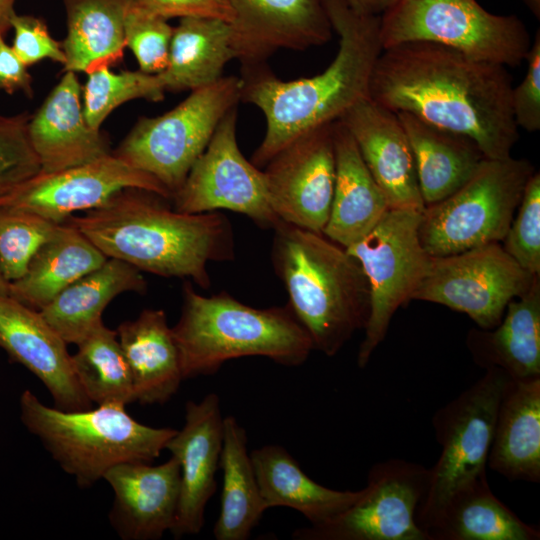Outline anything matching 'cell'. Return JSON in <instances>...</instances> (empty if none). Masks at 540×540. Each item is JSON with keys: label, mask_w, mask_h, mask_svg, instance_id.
Here are the masks:
<instances>
[{"label": "cell", "mask_w": 540, "mask_h": 540, "mask_svg": "<svg viewBox=\"0 0 540 540\" xmlns=\"http://www.w3.org/2000/svg\"><path fill=\"white\" fill-rule=\"evenodd\" d=\"M114 500L109 520L123 540H156L174 526L181 473L171 456L160 465L125 462L110 468L103 477Z\"/></svg>", "instance_id": "21"}, {"label": "cell", "mask_w": 540, "mask_h": 540, "mask_svg": "<svg viewBox=\"0 0 540 540\" xmlns=\"http://www.w3.org/2000/svg\"><path fill=\"white\" fill-rule=\"evenodd\" d=\"M173 28L164 18L130 7L124 24L125 45L140 71L159 74L166 69Z\"/></svg>", "instance_id": "40"}, {"label": "cell", "mask_w": 540, "mask_h": 540, "mask_svg": "<svg viewBox=\"0 0 540 540\" xmlns=\"http://www.w3.org/2000/svg\"><path fill=\"white\" fill-rule=\"evenodd\" d=\"M335 184L323 234L347 248L368 234L390 209L348 130L333 122Z\"/></svg>", "instance_id": "23"}, {"label": "cell", "mask_w": 540, "mask_h": 540, "mask_svg": "<svg viewBox=\"0 0 540 540\" xmlns=\"http://www.w3.org/2000/svg\"><path fill=\"white\" fill-rule=\"evenodd\" d=\"M17 0H0V32L3 35L11 28V19L16 13L15 3Z\"/></svg>", "instance_id": "46"}, {"label": "cell", "mask_w": 540, "mask_h": 540, "mask_svg": "<svg viewBox=\"0 0 540 540\" xmlns=\"http://www.w3.org/2000/svg\"><path fill=\"white\" fill-rule=\"evenodd\" d=\"M230 23L214 17L180 18L173 28L166 69L159 73L165 92L193 91L223 77L236 59Z\"/></svg>", "instance_id": "30"}, {"label": "cell", "mask_w": 540, "mask_h": 540, "mask_svg": "<svg viewBox=\"0 0 540 540\" xmlns=\"http://www.w3.org/2000/svg\"><path fill=\"white\" fill-rule=\"evenodd\" d=\"M238 106L221 120L204 152L172 195V207L196 214L230 210L250 218L262 229L280 221L267 195L262 170L242 154L236 136Z\"/></svg>", "instance_id": "14"}, {"label": "cell", "mask_w": 540, "mask_h": 540, "mask_svg": "<svg viewBox=\"0 0 540 540\" xmlns=\"http://www.w3.org/2000/svg\"><path fill=\"white\" fill-rule=\"evenodd\" d=\"M526 74L517 86L512 88L511 106L517 127L527 132L540 129V30L537 29L531 47L525 58Z\"/></svg>", "instance_id": "42"}, {"label": "cell", "mask_w": 540, "mask_h": 540, "mask_svg": "<svg viewBox=\"0 0 540 540\" xmlns=\"http://www.w3.org/2000/svg\"><path fill=\"white\" fill-rule=\"evenodd\" d=\"M167 201L152 191L124 188L63 223L78 229L107 258L209 289L208 263L235 259L231 221L218 211L178 212Z\"/></svg>", "instance_id": "3"}, {"label": "cell", "mask_w": 540, "mask_h": 540, "mask_svg": "<svg viewBox=\"0 0 540 540\" xmlns=\"http://www.w3.org/2000/svg\"><path fill=\"white\" fill-rule=\"evenodd\" d=\"M535 276L503 248L491 243L460 253L430 257L412 300L465 313L481 329L496 327L508 303L524 294Z\"/></svg>", "instance_id": "13"}, {"label": "cell", "mask_w": 540, "mask_h": 540, "mask_svg": "<svg viewBox=\"0 0 540 540\" xmlns=\"http://www.w3.org/2000/svg\"><path fill=\"white\" fill-rule=\"evenodd\" d=\"M82 88L83 113L87 123L101 129L105 119L120 105L135 99L159 102L165 90L158 74L138 71L114 73L103 67L87 74Z\"/></svg>", "instance_id": "36"}, {"label": "cell", "mask_w": 540, "mask_h": 540, "mask_svg": "<svg viewBox=\"0 0 540 540\" xmlns=\"http://www.w3.org/2000/svg\"><path fill=\"white\" fill-rule=\"evenodd\" d=\"M526 159L485 158L457 191L421 212L419 237L429 256L501 243L535 172Z\"/></svg>", "instance_id": "7"}, {"label": "cell", "mask_w": 540, "mask_h": 540, "mask_svg": "<svg viewBox=\"0 0 540 540\" xmlns=\"http://www.w3.org/2000/svg\"><path fill=\"white\" fill-rule=\"evenodd\" d=\"M82 87L73 71H65L38 110L30 116L28 136L43 173L86 164L112 153L110 140L86 121Z\"/></svg>", "instance_id": "22"}, {"label": "cell", "mask_w": 540, "mask_h": 540, "mask_svg": "<svg viewBox=\"0 0 540 540\" xmlns=\"http://www.w3.org/2000/svg\"><path fill=\"white\" fill-rule=\"evenodd\" d=\"M171 329L184 380L212 375L225 362L248 356L299 366L314 350L288 303L255 308L226 291L203 296L190 281L183 284L181 314Z\"/></svg>", "instance_id": "5"}, {"label": "cell", "mask_w": 540, "mask_h": 540, "mask_svg": "<svg viewBox=\"0 0 540 540\" xmlns=\"http://www.w3.org/2000/svg\"><path fill=\"white\" fill-rule=\"evenodd\" d=\"M263 173L278 219L323 233L335 184L333 122L295 138L270 159Z\"/></svg>", "instance_id": "15"}, {"label": "cell", "mask_w": 540, "mask_h": 540, "mask_svg": "<svg viewBox=\"0 0 540 540\" xmlns=\"http://www.w3.org/2000/svg\"><path fill=\"white\" fill-rule=\"evenodd\" d=\"M466 346L485 370L498 368L514 380L540 376V275L508 303L496 327L470 329Z\"/></svg>", "instance_id": "25"}, {"label": "cell", "mask_w": 540, "mask_h": 540, "mask_svg": "<svg viewBox=\"0 0 540 540\" xmlns=\"http://www.w3.org/2000/svg\"><path fill=\"white\" fill-rule=\"evenodd\" d=\"M117 336L130 368L136 401L163 404L184 380L178 349L162 309H144L122 322Z\"/></svg>", "instance_id": "26"}, {"label": "cell", "mask_w": 540, "mask_h": 540, "mask_svg": "<svg viewBox=\"0 0 540 540\" xmlns=\"http://www.w3.org/2000/svg\"><path fill=\"white\" fill-rule=\"evenodd\" d=\"M21 420L80 487L125 462L151 463L176 430L136 421L118 404L67 411L44 405L30 390L20 397Z\"/></svg>", "instance_id": "6"}, {"label": "cell", "mask_w": 540, "mask_h": 540, "mask_svg": "<svg viewBox=\"0 0 540 540\" xmlns=\"http://www.w3.org/2000/svg\"><path fill=\"white\" fill-rule=\"evenodd\" d=\"M323 1L339 48L322 73L283 81L266 62L241 66V101L255 105L266 120L265 135L250 160L258 168L298 136L337 121L369 97L383 50L380 16L359 13L346 0Z\"/></svg>", "instance_id": "2"}, {"label": "cell", "mask_w": 540, "mask_h": 540, "mask_svg": "<svg viewBox=\"0 0 540 540\" xmlns=\"http://www.w3.org/2000/svg\"><path fill=\"white\" fill-rule=\"evenodd\" d=\"M260 494L267 509L288 507L301 513L311 525L337 517L361 495L335 490L308 477L282 446L265 445L250 452Z\"/></svg>", "instance_id": "29"}, {"label": "cell", "mask_w": 540, "mask_h": 540, "mask_svg": "<svg viewBox=\"0 0 540 540\" xmlns=\"http://www.w3.org/2000/svg\"><path fill=\"white\" fill-rule=\"evenodd\" d=\"M421 212L389 209L363 238L345 248L360 264L370 291V311L357 364L364 368L387 335L396 311L412 300L430 257L419 237Z\"/></svg>", "instance_id": "11"}, {"label": "cell", "mask_w": 540, "mask_h": 540, "mask_svg": "<svg viewBox=\"0 0 540 540\" xmlns=\"http://www.w3.org/2000/svg\"><path fill=\"white\" fill-rule=\"evenodd\" d=\"M107 259L78 229L62 223L33 256L26 273L10 283L9 296L39 311Z\"/></svg>", "instance_id": "31"}, {"label": "cell", "mask_w": 540, "mask_h": 540, "mask_svg": "<svg viewBox=\"0 0 540 540\" xmlns=\"http://www.w3.org/2000/svg\"><path fill=\"white\" fill-rule=\"evenodd\" d=\"M337 121L354 139L389 208L422 212L413 152L396 113L366 97Z\"/></svg>", "instance_id": "19"}, {"label": "cell", "mask_w": 540, "mask_h": 540, "mask_svg": "<svg viewBox=\"0 0 540 540\" xmlns=\"http://www.w3.org/2000/svg\"><path fill=\"white\" fill-rule=\"evenodd\" d=\"M223 420L216 393L199 402L188 401L184 426L166 444L181 473L178 510L170 531L175 538L196 535L203 527L207 503L217 488Z\"/></svg>", "instance_id": "18"}, {"label": "cell", "mask_w": 540, "mask_h": 540, "mask_svg": "<svg viewBox=\"0 0 540 540\" xmlns=\"http://www.w3.org/2000/svg\"><path fill=\"white\" fill-rule=\"evenodd\" d=\"M146 290L140 270L108 258L62 290L39 312L67 344L77 345L103 323L102 313L116 296L127 291L143 294Z\"/></svg>", "instance_id": "28"}, {"label": "cell", "mask_w": 540, "mask_h": 540, "mask_svg": "<svg viewBox=\"0 0 540 540\" xmlns=\"http://www.w3.org/2000/svg\"><path fill=\"white\" fill-rule=\"evenodd\" d=\"M2 117V115H0V118Z\"/></svg>", "instance_id": "49"}, {"label": "cell", "mask_w": 540, "mask_h": 540, "mask_svg": "<svg viewBox=\"0 0 540 540\" xmlns=\"http://www.w3.org/2000/svg\"><path fill=\"white\" fill-rule=\"evenodd\" d=\"M132 7L164 18L214 17L231 22L232 15L222 0H132Z\"/></svg>", "instance_id": "43"}, {"label": "cell", "mask_w": 540, "mask_h": 540, "mask_svg": "<svg viewBox=\"0 0 540 540\" xmlns=\"http://www.w3.org/2000/svg\"><path fill=\"white\" fill-rule=\"evenodd\" d=\"M270 259L314 350L336 355L365 328L370 291L359 262L323 233L279 221Z\"/></svg>", "instance_id": "4"}, {"label": "cell", "mask_w": 540, "mask_h": 540, "mask_svg": "<svg viewBox=\"0 0 540 540\" xmlns=\"http://www.w3.org/2000/svg\"><path fill=\"white\" fill-rule=\"evenodd\" d=\"M11 28L14 30L11 46L26 66L44 59L64 65L66 57L62 42L51 36L43 19L16 12L11 19Z\"/></svg>", "instance_id": "41"}, {"label": "cell", "mask_w": 540, "mask_h": 540, "mask_svg": "<svg viewBox=\"0 0 540 540\" xmlns=\"http://www.w3.org/2000/svg\"><path fill=\"white\" fill-rule=\"evenodd\" d=\"M10 283L0 274V296H9Z\"/></svg>", "instance_id": "48"}, {"label": "cell", "mask_w": 540, "mask_h": 540, "mask_svg": "<svg viewBox=\"0 0 540 540\" xmlns=\"http://www.w3.org/2000/svg\"><path fill=\"white\" fill-rule=\"evenodd\" d=\"M58 225L39 215L0 206V274L9 283L20 279L39 248Z\"/></svg>", "instance_id": "37"}, {"label": "cell", "mask_w": 540, "mask_h": 540, "mask_svg": "<svg viewBox=\"0 0 540 540\" xmlns=\"http://www.w3.org/2000/svg\"><path fill=\"white\" fill-rule=\"evenodd\" d=\"M430 470L399 458L374 464L359 498L328 522L298 528L295 540H429L418 526V508Z\"/></svg>", "instance_id": "12"}, {"label": "cell", "mask_w": 540, "mask_h": 540, "mask_svg": "<svg viewBox=\"0 0 540 540\" xmlns=\"http://www.w3.org/2000/svg\"><path fill=\"white\" fill-rule=\"evenodd\" d=\"M30 114L0 118V200L41 171L29 136Z\"/></svg>", "instance_id": "38"}, {"label": "cell", "mask_w": 540, "mask_h": 540, "mask_svg": "<svg viewBox=\"0 0 540 540\" xmlns=\"http://www.w3.org/2000/svg\"><path fill=\"white\" fill-rule=\"evenodd\" d=\"M534 17L540 19V0H522Z\"/></svg>", "instance_id": "47"}, {"label": "cell", "mask_w": 540, "mask_h": 540, "mask_svg": "<svg viewBox=\"0 0 540 540\" xmlns=\"http://www.w3.org/2000/svg\"><path fill=\"white\" fill-rule=\"evenodd\" d=\"M383 49L432 42L478 60L516 67L532 44L516 15H496L476 0H398L380 16Z\"/></svg>", "instance_id": "8"}, {"label": "cell", "mask_w": 540, "mask_h": 540, "mask_svg": "<svg viewBox=\"0 0 540 540\" xmlns=\"http://www.w3.org/2000/svg\"><path fill=\"white\" fill-rule=\"evenodd\" d=\"M0 347L41 380L56 408H91L75 375L67 343L38 310L10 296H0Z\"/></svg>", "instance_id": "20"}, {"label": "cell", "mask_w": 540, "mask_h": 540, "mask_svg": "<svg viewBox=\"0 0 540 540\" xmlns=\"http://www.w3.org/2000/svg\"><path fill=\"white\" fill-rule=\"evenodd\" d=\"M508 379L498 368L486 369L480 379L434 413L432 427L441 452L429 468V486L416 516L425 533L455 494L487 476L498 406Z\"/></svg>", "instance_id": "10"}, {"label": "cell", "mask_w": 540, "mask_h": 540, "mask_svg": "<svg viewBox=\"0 0 540 540\" xmlns=\"http://www.w3.org/2000/svg\"><path fill=\"white\" fill-rule=\"evenodd\" d=\"M506 66L432 42L383 49L369 97L472 139L485 158L505 159L519 139Z\"/></svg>", "instance_id": "1"}, {"label": "cell", "mask_w": 540, "mask_h": 540, "mask_svg": "<svg viewBox=\"0 0 540 540\" xmlns=\"http://www.w3.org/2000/svg\"><path fill=\"white\" fill-rule=\"evenodd\" d=\"M66 36L64 72L86 74L111 67L124 57V24L132 0H62Z\"/></svg>", "instance_id": "32"}, {"label": "cell", "mask_w": 540, "mask_h": 540, "mask_svg": "<svg viewBox=\"0 0 540 540\" xmlns=\"http://www.w3.org/2000/svg\"><path fill=\"white\" fill-rule=\"evenodd\" d=\"M124 188L145 189L171 200L170 192L156 178L111 153L79 166L39 172L2 198L0 206L62 224L75 212L99 207Z\"/></svg>", "instance_id": "16"}, {"label": "cell", "mask_w": 540, "mask_h": 540, "mask_svg": "<svg viewBox=\"0 0 540 540\" xmlns=\"http://www.w3.org/2000/svg\"><path fill=\"white\" fill-rule=\"evenodd\" d=\"M487 466L509 481L540 482V376L508 379Z\"/></svg>", "instance_id": "24"}, {"label": "cell", "mask_w": 540, "mask_h": 540, "mask_svg": "<svg viewBox=\"0 0 540 540\" xmlns=\"http://www.w3.org/2000/svg\"><path fill=\"white\" fill-rule=\"evenodd\" d=\"M409 140L423 202L436 203L462 187L485 156L467 136L408 112H396Z\"/></svg>", "instance_id": "27"}, {"label": "cell", "mask_w": 540, "mask_h": 540, "mask_svg": "<svg viewBox=\"0 0 540 540\" xmlns=\"http://www.w3.org/2000/svg\"><path fill=\"white\" fill-rule=\"evenodd\" d=\"M232 19L233 46L242 65L266 62L280 49L303 51L331 40L323 0H222Z\"/></svg>", "instance_id": "17"}, {"label": "cell", "mask_w": 540, "mask_h": 540, "mask_svg": "<svg viewBox=\"0 0 540 540\" xmlns=\"http://www.w3.org/2000/svg\"><path fill=\"white\" fill-rule=\"evenodd\" d=\"M77 347L72 355L73 369L91 403L126 406L136 401L132 375L116 330L102 323Z\"/></svg>", "instance_id": "35"}, {"label": "cell", "mask_w": 540, "mask_h": 540, "mask_svg": "<svg viewBox=\"0 0 540 540\" xmlns=\"http://www.w3.org/2000/svg\"><path fill=\"white\" fill-rule=\"evenodd\" d=\"M241 101L239 76H223L190 91L156 117H140L112 153L156 178L172 195L204 152L223 117Z\"/></svg>", "instance_id": "9"}, {"label": "cell", "mask_w": 540, "mask_h": 540, "mask_svg": "<svg viewBox=\"0 0 540 540\" xmlns=\"http://www.w3.org/2000/svg\"><path fill=\"white\" fill-rule=\"evenodd\" d=\"M0 90L8 94L23 92L27 97L33 96L32 77L22 60L14 52L12 46L5 41L0 32Z\"/></svg>", "instance_id": "44"}, {"label": "cell", "mask_w": 540, "mask_h": 540, "mask_svg": "<svg viewBox=\"0 0 540 540\" xmlns=\"http://www.w3.org/2000/svg\"><path fill=\"white\" fill-rule=\"evenodd\" d=\"M429 540H538V527L522 521L491 491L484 476L455 494L426 531Z\"/></svg>", "instance_id": "33"}, {"label": "cell", "mask_w": 540, "mask_h": 540, "mask_svg": "<svg viewBox=\"0 0 540 540\" xmlns=\"http://www.w3.org/2000/svg\"><path fill=\"white\" fill-rule=\"evenodd\" d=\"M505 251L526 271L540 275V174L529 178L503 239Z\"/></svg>", "instance_id": "39"}, {"label": "cell", "mask_w": 540, "mask_h": 540, "mask_svg": "<svg viewBox=\"0 0 540 540\" xmlns=\"http://www.w3.org/2000/svg\"><path fill=\"white\" fill-rule=\"evenodd\" d=\"M219 469L223 472V485L214 538L247 540L266 508L247 449L246 431L231 415L223 420Z\"/></svg>", "instance_id": "34"}, {"label": "cell", "mask_w": 540, "mask_h": 540, "mask_svg": "<svg viewBox=\"0 0 540 540\" xmlns=\"http://www.w3.org/2000/svg\"><path fill=\"white\" fill-rule=\"evenodd\" d=\"M397 1L398 0H346L348 5L355 11L375 16H381Z\"/></svg>", "instance_id": "45"}]
</instances>
